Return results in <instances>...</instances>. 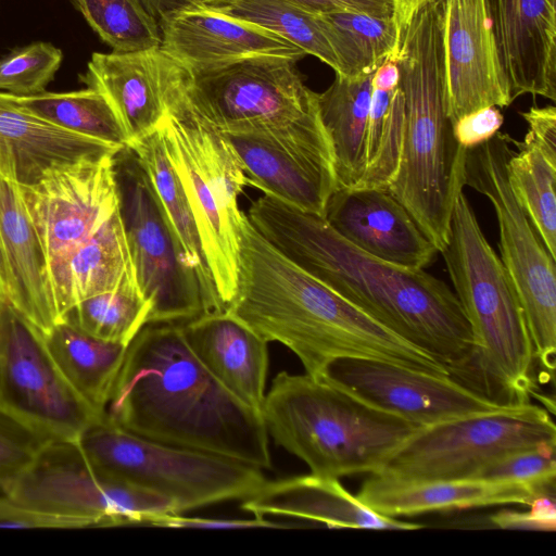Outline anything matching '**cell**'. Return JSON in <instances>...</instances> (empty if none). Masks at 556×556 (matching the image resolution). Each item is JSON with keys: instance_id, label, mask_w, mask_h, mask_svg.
<instances>
[{"instance_id": "6da1fadb", "label": "cell", "mask_w": 556, "mask_h": 556, "mask_svg": "<svg viewBox=\"0 0 556 556\" xmlns=\"http://www.w3.org/2000/svg\"><path fill=\"white\" fill-rule=\"evenodd\" d=\"M247 217L286 258L433 357L451 377L477 379L471 329L444 281L376 258L337 233L324 216L269 194L254 201Z\"/></svg>"}, {"instance_id": "7a4b0ae2", "label": "cell", "mask_w": 556, "mask_h": 556, "mask_svg": "<svg viewBox=\"0 0 556 556\" xmlns=\"http://www.w3.org/2000/svg\"><path fill=\"white\" fill-rule=\"evenodd\" d=\"M106 416L144 439L271 468L261 413L238 401L205 369L180 324H147L132 339Z\"/></svg>"}, {"instance_id": "3957f363", "label": "cell", "mask_w": 556, "mask_h": 556, "mask_svg": "<svg viewBox=\"0 0 556 556\" xmlns=\"http://www.w3.org/2000/svg\"><path fill=\"white\" fill-rule=\"evenodd\" d=\"M226 312L265 341L279 342L319 378L333 361L371 358L435 375L433 357L378 324L269 244L247 214L240 227L237 290Z\"/></svg>"}, {"instance_id": "277c9868", "label": "cell", "mask_w": 556, "mask_h": 556, "mask_svg": "<svg viewBox=\"0 0 556 556\" xmlns=\"http://www.w3.org/2000/svg\"><path fill=\"white\" fill-rule=\"evenodd\" d=\"M395 62L405 122L400 165L388 190L440 253L448 241L455 198L464 187L466 151L456 142L445 110L441 0L413 15Z\"/></svg>"}, {"instance_id": "5b68a950", "label": "cell", "mask_w": 556, "mask_h": 556, "mask_svg": "<svg viewBox=\"0 0 556 556\" xmlns=\"http://www.w3.org/2000/svg\"><path fill=\"white\" fill-rule=\"evenodd\" d=\"M268 437L312 473H376L417 426L307 374L280 371L261 409Z\"/></svg>"}, {"instance_id": "8992f818", "label": "cell", "mask_w": 556, "mask_h": 556, "mask_svg": "<svg viewBox=\"0 0 556 556\" xmlns=\"http://www.w3.org/2000/svg\"><path fill=\"white\" fill-rule=\"evenodd\" d=\"M469 323L477 379L506 404L536 394L534 349L520 300L464 193L455 198L450 235L440 252Z\"/></svg>"}, {"instance_id": "52a82bcc", "label": "cell", "mask_w": 556, "mask_h": 556, "mask_svg": "<svg viewBox=\"0 0 556 556\" xmlns=\"http://www.w3.org/2000/svg\"><path fill=\"white\" fill-rule=\"evenodd\" d=\"M186 70L157 127L200 236L217 296L226 311L237 290L240 227L238 197L247 180L227 139L207 125L187 97Z\"/></svg>"}, {"instance_id": "ba28073f", "label": "cell", "mask_w": 556, "mask_h": 556, "mask_svg": "<svg viewBox=\"0 0 556 556\" xmlns=\"http://www.w3.org/2000/svg\"><path fill=\"white\" fill-rule=\"evenodd\" d=\"M99 471L170 501L178 513L244 500L266 478L261 468L134 434L105 414L76 442Z\"/></svg>"}, {"instance_id": "9c48e42d", "label": "cell", "mask_w": 556, "mask_h": 556, "mask_svg": "<svg viewBox=\"0 0 556 556\" xmlns=\"http://www.w3.org/2000/svg\"><path fill=\"white\" fill-rule=\"evenodd\" d=\"M189 72L188 100L218 132L331 144L320 119L317 93L304 84L296 61L263 55Z\"/></svg>"}, {"instance_id": "30bf717a", "label": "cell", "mask_w": 556, "mask_h": 556, "mask_svg": "<svg viewBox=\"0 0 556 556\" xmlns=\"http://www.w3.org/2000/svg\"><path fill=\"white\" fill-rule=\"evenodd\" d=\"M513 138L496 132L486 142L467 149L463 182L488 198L498 224V249L525 312L535 359L545 382L553 379L556 352L555 260L547 252L517 201L507 174Z\"/></svg>"}, {"instance_id": "8fae6325", "label": "cell", "mask_w": 556, "mask_h": 556, "mask_svg": "<svg viewBox=\"0 0 556 556\" xmlns=\"http://www.w3.org/2000/svg\"><path fill=\"white\" fill-rule=\"evenodd\" d=\"M542 445H556L548 412L531 403L507 404L416 428L372 475L406 481L472 479L506 454Z\"/></svg>"}, {"instance_id": "7c38bea8", "label": "cell", "mask_w": 556, "mask_h": 556, "mask_svg": "<svg viewBox=\"0 0 556 556\" xmlns=\"http://www.w3.org/2000/svg\"><path fill=\"white\" fill-rule=\"evenodd\" d=\"M118 210L148 324H182L205 313L195 273L186 264L152 185L129 146L116 151Z\"/></svg>"}, {"instance_id": "4fadbf2b", "label": "cell", "mask_w": 556, "mask_h": 556, "mask_svg": "<svg viewBox=\"0 0 556 556\" xmlns=\"http://www.w3.org/2000/svg\"><path fill=\"white\" fill-rule=\"evenodd\" d=\"M3 494L48 514L85 519L91 527L149 526L159 515L178 513L167 498L99 471L71 441H48Z\"/></svg>"}, {"instance_id": "5bb4252c", "label": "cell", "mask_w": 556, "mask_h": 556, "mask_svg": "<svg viewBox=\"0 0 556 556\" xmlns=\"http://www.w3.org/2000/svg\"><path fill=\"white\" fill-rule=\"evenodd\" d=\"M0 412L47 441L77 442L102 418L64 378L43 332L1 298Z\"/></svg>"}, {"instance_id": "9a60e30c", "label": "cell", "mask_w": 556, "mask_h": 556, "mask_svg": "<svg viewBox=\"0 0 556 556\" xmlns=\"http://www.w3.org/2000/svg\"><path fill=\"white\" fill-rule=\"evenodd\" d=\"M115 153L58 169L35 186H18L46 253L59 323L70 311L72 255L118 210Z\"/></svg>"}, {"instance_id": "2e32d148", "label": "cell", "mask_w": 556, "mask_h": 556, "mask_svg": "<svg viewBox=\"0 0 556 556\" xmlns=\"http://www.w3.org/2000/svg\"><path fill=\"white\" fill-rule=\"evenodd\" d=\"M319 378L417 427L494 412L507 405L448 375L371 358L336 359Z\"/></svg>"}, {"instance_id": "e0dca14e", "label": "cell", "mask_w": 556, "mask_h": 556, "mask_svg": "<svg viewBox=\"0 0 556 556\" xmlns=\"http://www.w3.org/2000/svg\"><path fill=\"white\" fill-rule=\"evenodd\" d=\"M445 110L452 125L514 100L484 0H441Z\"/></svg>"}, {"instance_id": "ac0fdd59", "label": "cell", "mask_w": 556, "mask_h": 556, "mask_svg": "<svg viewBox=\"0 0 556 556\" xmlns=\"http://www.w3.org/2000/svg\"><path fill=\"white\" fill-rule=\"evenodd\" d=\"M222 135L232 148L247 185L324 216L337 187L331 146L260 134Z\"/></svg>"}, {"instance_id": "d6986e66", "label": "cell", "mask_w": 556, "mask_h": 556, "mask_svg": "<svg viewBox=\"0 0 556 556\" xmlns=\"http://www.w3.org/2000/svg\"><path fill=\"white\" fill-rule=\"evenodd\" d=\"M324 218L357 249L400 267L425 269L439 253L388 189L336 188Z\"/></svg>"}, {"instance_id": "ffe728a7", "label": "cell", "mask_w": 556, "mask_h": 556, "mask_svg": "<svg viewBox=\"0 0 556 556\" xmlns=\"http://www.w3.org/2000/svg\"><path fill=\"white\" fill-rule=\"evenodd\" d=\"M181 71L182 65L160 47L94 52L80 81L105 97L130 143L157 129Z\"/></svg>"}, {"instance_id": "44dd1931", "label": "cell", "mask_w": 556, "mask_h": 556, "mask_svg": "<svg viewBox=\"0 0 556 556\" xmlns=\"http://www.w3.org/2000/svg\"><path fill=\"white\" fill-rule=\"evenodd\" d=\"M160 48L191 72L223 67L249 58L271 55L300 61L293 43L254 24L210 8L194 7L159 21Z\"/></svg>"}, {"instance_id": "7402d4cb", "label": "cell", "mask_w": 556, "mask_h": 556, "mask_svg": "<svg viewBox=\"0 0 556 556\" xmlns=\"http://www.w3.org/2000/svg\"><path fill=\"white\" fill-rule=\"evenodd\" d=\"M511 98L556 101V0H484Z\"/></svg>"}, {"instance_id": "603a6c76", "label": "cell", "mask_w": 556, "mask_h": 556, "mask_svg": "<svg viewBox=\"0 0 556 556\" xmlns=\"http://www.w3.org/2000/svg\"><path fill=\"white\" fill-rule=\"evenodd\" d=\"M0 298L43 333L59 323L42 243L20 187L1 174Z\"/></svg>"}, {"instance_id": "cb8c5ba5", "label": "cell", "mask_w": 556, "mask_h": 556, "mask_svg": "<svg viewBox=\"0 0 556 556\" xmlns=\"http://www.w3.org/2000/svg\"><path fill=\"white\" fill-rule=\"evenodd\" d=\"M119 149L50 124L0 91V174L20 187L35 186L58 169Z\"/></svg>"}, {"instance_id": "d4e9b609", "label": "cell", "mask_w": 556, "mask_h": 556, "mask_svg": "<svg viewBox=\"0 0 556 556\" xmlns=\"http://www.w3.org/2000/svg\"><path fill=\"white\" fill-rule=\"evenodd\" d=\"M180 327L205 369L238 401L261 413L268 342L226 311L202 314Z\"/></svg>"}, {"instance_id": "484cf974", "label": "cell", "mask_w": 556, "mask_h": 556, "mask_svg": "<svg viewBox=\"0 0 556 556\" xmlns=\"http://www.w3.org/2000/svg\"><path fill=\"white\" fill-rule=\"evenodd\" d=\"M241 508L255 517H293L329 528L416 530L424 526L377 514L351 494L338 478L307 473L266 482Z\"/></svg>"}, {"instance_id": "4316f807", "label": "cell", "mask_w": 556, "mask_h": 556, "mask_svg": "<svg viewBox=\"0 0 556 556\" xmlns=\"http://www.w3.org/2000/svg\"><path fill=\"white\" fill-rule=\"evenodd\" d=\"M541 491L515 481L457 479L406 481L369 475L356 497L379 515L397 518L497 505H529Z\"/></svg>"}, {"instance_id": "83f0119b", "label": "cell", "mask_w": 556, "mask_h": 556, "mask_svg": "<svg viewBox=\"0 0 556 556\" xmlns=\"http://www.w3.org/2000/svg\"><path fill=\"white\" fill-rule=\"evenodd\" d=\"M528 125L507 161L510 188L551 256L556 260V109L531 106Z\"/></svg>"}, {"instance_id": "f1b7e54d", "label": "cell", "mask_w": 556, "mask_h": 556, "mask_svg": "<svg viewBox=\"0 0 556 556\" xmlns=\"http://www.w3.org/2000/svg\"><path fill=\"white\" fill-rule=\"evenodd\" d=\"M146 172L154 194L185 258L195 273L205 313L224 312L205 262L195 220L181 181L165 151L157 129L128 144ZM204 313V314H205Z\"/></svg>"}, {"instance_id": "f546056e", "label": "cell", "mask_w": 556, "mask_h": 556, "mask_svg": "<svg viewBox=\"0 0 556 556\" xmlns=\"http://www.w3.org/2000/svg\"><path fill=\"white\" fill-rule=\"evenodd\" d=\"M372 74H336L333 83L317 93L320 119L330 139L336 188H357L366 166V135Z\"/></svg>"}, {"instance_id": "4dcf8cb0", "label": "cell", "mask_w": 556, "mask_h": 556, "mask_svg": "<svg viewBox=\"0 0 556 556\" xmlns=\"http://www.w3.org/2000/svg\"><path fill=\"white\" fill-rule=\"evenodd\" d=\"M43 337L64 378L103 417L128 345L94 338L64 320Z\"/></svg>"}, {"instance_id": "1f68e13d", "label": "cell", "mask_w": 556, "mask_h": 556, "mask_svg": "<svg viewBox=\"0 0 556 556\" xmlns=\"http://www.w3.org/2000/svg\"><path fill=\"white\" fill-rule=\"evenodd\" d=\"M136 277L117 210L72 255L67 266L70 309L79 301L116 289Z\"/></svg>"}, {"instance_id": "d6a6232c", "label": "cell", "mask_w": 556, "mask_h": 556, "mask_svg": "<svg viewBox=\"0 0 556 556\" xmlns=\"http://www.w3.org/2000/svg\"><path fill=\"white\" fill-rule=\"evenodd\" d=\"M321 16L341 67L336 74L350 77L374 74L384 62L395 61L402 35L393 17L349 11Z\"/></svg>"}, {"instance_id": "836d02e7", "label": "cell", "mask_w": 556, "mask_h": 556, "mask_svg": "<svg viewBox=\"0 0 556 556\" xmlns=\"http://www.w3.org/2000/svg\"><path fill=\"white\" fill-rule=\"evenodd\" d=\"M11 100L34 115L76 135L116 148L129 141L113 108L97 89L48 92L28 97L10 94Z\"/></svg>"}, {"instance_id": "e575fe53", "label": "cell", "mask_w": 556, "mask_h": 556, "mask_svg": "<svg viewBox=\"0 0 556 556\" xmlns=\"http://www.w3.org/2000/svg\"><path fill=\"white\" fill-rule=\"evenodd\" d=\"M213 10L267 29L341 72L321 14L285 0H231Z\"/></svg>"}, {"instance_id": "d590c367", "label": "cell", "mask_w": 556, "mask_h": 556, "mask_svg": "<svg viewBox=\"0 0 556 556\" xmlns=\"http://www.w3.org/2000/svg\"><path fill=\"white\" fill-rule=\"evenodd\" d=\"M149 314L150 305L131 277L114 290L77 302L63 320L94 338L128 345L148 324Z\"/></svg>"}, {"instance_id": "8d00e7d4", "label": "cell", "mask_w": 556, "mask_h": 556, "mask_svg": "<svg viewBox=\"0 0 556 556\" xmlns=\"http://www.w3.org/2000/svg\"><path fill=\"white\" fill-rule=\"evenodd\" d=\"M404 97L394 90L371 87L366 135V166L357 188L388 189L401 160L404 137Z\"/></svg>"}, {"instance_id": "74e56055", "label": "cell", "mask_w": 556, "mask_h": 556, "mask_svg": "<svg viewBox=\"0 0 556 556\" xmlns=\"http://www.w3.org/2000/svg\"><path fill=\"white\" fill-rule=\"evenodd\" d=\"M97 35L115 52L159 48V21L141 0H71Z\"/></svg>"}, {"instance_id": "f35d334b", "label": "cell", "mask_w": 556, "mask_h": 556, "mask_svg": "<svg viewBox=\"0 0 556 556\" xmlns=\"http://www.w3.org/2000/svg\"><path fill=\"white\" fill-rule=\"evenodd\" d=\"M62 60V51L49 42L15 48L0 59V90L16 97L43 92Z\"/></svg>"}, {"instance_id": "ab89813d", "label": "cell", "mask_w": 556, "mask_h": 556, "mask_svg": "<svg viewBox=\"0 0 556 556\" xmlns=\"http://www.w3.org/2000/svg\"><path fill=\"white\" fill-rule=\"evenodd\" d=\"M556 445H542L506 454L483 466L472 479L515 481L541 491L554 489Z\"/></svg>"}, {"instance_id": "60d3db41", "label": "cell", "mask_w": 556, "mask_h": 556, "mask_svg": "<svg viewBox=\"0 0 556 556\" xmlns=\"http://www.w3.org/2000/svg\"><path fill=\"white\" fill-rule=\"evenodd\" d=\"M48 441L0 412V491L24 473Z\"/></svg>"}, {"instance_id": "b9f144b4", "label": "cell", "mask_w": 556, "mask_h": 556, "mask_svg": "<svg viewBox=\"0 0 556 556\" xmlns=\"http://www.w3.org/2000/svg\"><path fill=\"white\" fill-rule=\"evenodd\" d=\"M0 528L80 529L91 528V526L81 518L59 516L34 509L3 494L0 495Z\"/></svg>"}, {"instance_id": "7bdbcfd3", "label": "cell", "mask_w": 556, "mask_h": 556, "mask_svg": "<svg viewBox=\"0 0 556 556\" xmlns=\"http://www.w3.org/2000/svg\"><path fill=\"white\" fill-rule=\"evenodd\" d=\"M504 116L496 106H488L458 118L453 135L463 149H471L490 140L498 132Z\"/></svg>"}, {"instance_id": "ee69618b", "label": "cell", "mask_w": 556, "mask_h": 556, "mask_svg": "<svg viewBox=\"0 0 556 556\" xmlns=\"http://www.w3.org/2000/svg\"><path fill=\"white\" fill-rule=\"evenodd\" d=\"M149 526L163 528H198V529H245V528H286L282 523H275L267 518L255 517L251 519H214L190 517L179 513L162 514L154 517Z\"/></svg>"}, {"instance_id": "f6af8a7d", "label": "cell", "mask_w": 556, "mask_h": 556, "mask_svg": "<svg viewBox=\"0 0 556 556\" xmlns=\"http://www.w3.org/2000/svg\"><path fill=\"white\" fill-rule=\"evenodd\" d=\"M313 13L338 11L364 13L380 18L393 17L392 0H285Z\"/></svg>"}, {"instance_id": "bcb514c9", "label": "cell", "mask_w": 556, "mask_h": 556, "mask_svg": "<svg viewBox=\"0 0 556 556\" xmlns=\"http://www.w3.org/2000/svg\"><path fill=\"white\" fill-rule=\"evenodd\" d=\"M554 493L543 492L532 498L529 515L538 530L554 531L556 529V505Z\"/></svg>"}, {"instance_id": "7dc6e473", "label": "cell", "mask_w": 556, "mask_h": 556, "mask_svg": "<svg viewBox=\"0 0 556 556\" xmlns=\"http://www.w3.org/2000/svg\"><path fill=\"white\" fill-rule=\"evenodd\" d=\"M148 11L156 18L162 20L178 11L194 8L190 0H141Z\"/></svg>"}, {"instance_id": "c3c4849f", "label": "cell", "mask_w": 556, "mask_h": 556, "mask_svg": "<svg viewBox=\"0 0 556 556\" xmlns=\"http://www.w3.org/2000/svg\"><path fill=\"white\" fill-rule=\"evenodd\" d=\"M400 73L396 62L389 60L378 67L371 78V87L394 90L399 86Z\"/></svg>"}, {"instance_id": "681fc988", "label": "cell", "mask_w": 556, "mask_h": 556, "mask_svg": "<svg viewBox=\"0 0 556 556\" xmlns=\"http://www.w3.org/2000/svg\"><path fill=\"white\" fill-rule=\"evenodd\" d=\"M393 1V18L401 31L405 29L406 25L413 15L426 3L432 0H392Z\"/></svg>"}, {"instance_id": "f907efd6", "label": "cell", "mask_w": 556, "mask_h": 556, "mask_svg": "<svg viewBox=\"0 0 556 556\" xmlns=\"http://www.w3.org/2000/svg\"><path fill=\"white\" fill-rule=\"evenodd\" d=\"M195 7L218 9L231 0H190Z\"/></svg>"}]
</instances>
